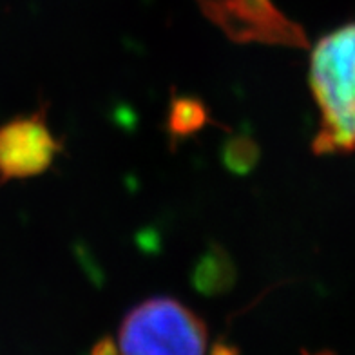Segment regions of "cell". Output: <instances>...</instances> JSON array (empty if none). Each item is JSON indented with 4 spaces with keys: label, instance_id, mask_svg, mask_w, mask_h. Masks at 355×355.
<instances>
[{
    "label": "cell",
    "instance_id": "obj_1",
    "mask_svg": "<svg viewBox=\"0 0 355 355\" xmlns=\"http://www.w3.org/2000/svg\"><path fill=\"white\" fill-rule=\"evenodd\" d=\"M309 82L319 109L313 155L355 150V22L319 38L310 53Z\"/></svg>",
    "mask_w": 355,
    "mask_h": 355
},
{
    "label": "cell",
    "instance_id": "obj_2",
    "mask_svg": "<svg viewBox=\"0 0 355 355\" xmlns=\"http://www.w3.org/2000/svg\"><path fill=\"white\" fill-rule=\"evenodd\" d=\"M209 332L194 310L173 297L136 304L118 330V355H205Z\"/></svg>",
    "mask_w": 355,
    "mask_h": 355
},
{
    "label": "cell",
    "instance_id": "obj_3",
    "mask_svg": "<svg viewBox=\"0 0 355 355\" xmlns=\"http://www.w3.org/2000/svg\"><path fill=\"white\" fill-rule=\"evenodd\" d=\"M201 13L238 44L310 46L301 24L288 19L272 0H198Z\"/></svg>",
    "mask_w": 355,
    "mask_h": 355
},
{
    "label": "cell",
    "instance_id": "obj_4",
    "mask_svg": "<svg viewBox=\"0 0 355 355\" xmlns=\"http://www.w3.org/2000/svg\"><path fill=\"white\" fill-rule=\"evenodd\" d=\"M64 145L47 123L46 107L0 127V185L40 176L53 167Z\"/></svg>",
    "mask_w": 355,
    "mask_h": 355
},
{
    "label": "cell",
    "instance_id": "obj_5",
    "mask_svg": "<svg viewBox=\"0 0 355 355\" xmlns=\"http://www.w3.org/2000/svg\"><path fill=\"white\" fill-rule=\"evenodd\" d=\"M203 122H205V111L200 105V102L189 98L174 102L173 114H171V129L174 132L187 135L191 131H196Z\"/></svg>",
    "mask_w": 355,
    "mask_h": 355
},
{
    "label": "cell",
    "instance_id": "obj_6",
    "mask_svg": "<svg viewBox=\"0 0 355 355\" xmlns=\"http://www.w3.org/2000/svg\"><path fill=\"white\" fill-rule=\"evenodd\" d=\"M91 355H118V348L111 339H102L94 345Z\"/></svg>",
    "mask_w": 355,
    "mask_h": 355
},
{
    "label": "cell",
    "instance_id": "obj_7",
    "mask_svg": "<svg viewBox=\"0 0 355 355\" xmlns=\"http://www.w3.org/2000/svg\"><path fill=\"white\" fill-rule=\"evenodd\" d=\"M315 355H332V354H328V352H322V354H315Z\"/></svg>",
    "mask_w": 355,
    "mask_h": 355
}]
</instances>
